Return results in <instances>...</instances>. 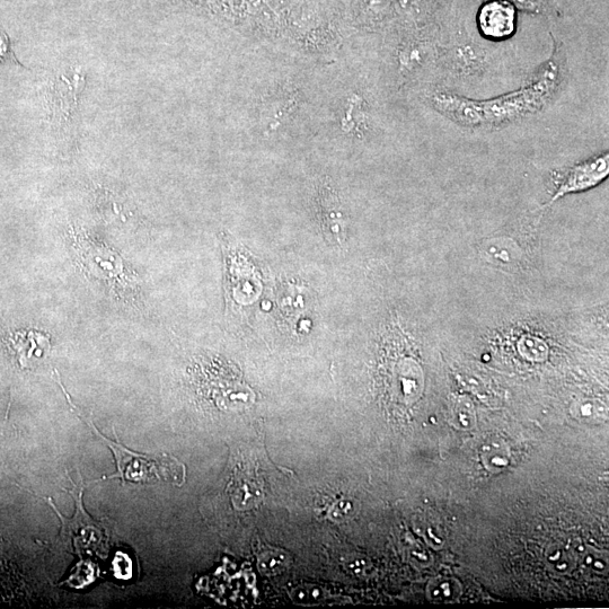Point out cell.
I'll list each match as a JSON object with an SVG mask.
<instances>
[{
    "label": "cell",
    "mask_w": 609,
    "mask_h": 609,
    "mask_svg": "<svg viewBox=\"0 0 609 609\" xmlns=\"http://www.w3.org/2000/svg\"><path fill=\"white\" fill-rule=\"evenodd\" d=\"M58 384L63 388L66 400L70 405V409L74 411L76 416L87 423V426L92 429L94 434L99 437L103 444L107 445L116 458L117 473L105 476L107 479H121L123 484L131 483H153L157 481H166L173 484H182L185 480V466L171 455H145L132 452L122 444H119L101 435V432L94 426L92 420L87 419L84 414L76 408L65 387L58 378Z\"/></svg>",
    "instance_id": "2"
},
{
    "label": "cell",
    "mask_w": 609,
    "mask_h": 609,
    "mask_svg": "<svg viewBox=\"0 0 609 609\" xmlns=\"http://www.w3.org/2000/svg\"><path fill=\"white\" fill-rule=\"evenodd\" d=\"M82 78L79 76L73 79L61 78L57 84L54 96L55 111L59 112V117L69 116V112L76 108L77 94L82 88Z\"/></svg>",
    "instance_id": "7"
},
{
    "label": "cell",
    "mask_w": 609,
    "mask_h": 609,
    "mask_svg": "<svg viewBox=\"0 0 609 609\" xmlns=\"http://www.w3.org/2000/svg\"><path fill=\"white\" fill-rule=\"evenodd\" d=\"M322 228L326 240L332 243L343 241L344 237V218L340 207V202L332 192H323L320 199Z\"/></svg>",
    "instance_id": "6"
},
{
    "label": "cell",
    "mask_w": 609,
    "mask_h": 609,
    "mask_svg": "<svg viewBox=\"0 0 609 609\" xmlns=\"http://www.w3.org/2000/svg\"><path fill=\"white\" fill-rule=\"evenodd\" d=\"M479 25L484 37L492 40L510 38L516 31L514 5L506 0H492L481 8Z\"/></svg>",
    "instance_id": "4"
},
{
    "label": "cell",
    "mask_w": 609,
    "mask_h": 609,
    "mask_svg": "<svg viewBox=\"0 0 609 609\" xmlns=\"http://www.w3.org/2000/svg\"><path fill=\"white\" fill-rule=\"evenodd\" d=\"M258 564L264 575L276 576L288 567V554L269 547L259 553Z\"/></svg>",
    "instance_id": "8"
},
{
    "label": "cell",
    "mask_w": 609,
    "mask_h": 609,
    "mask_svg": "<svg viewBox=\"0 0 609 609\" xmlns=\"http://www.w3.org/2000/svg\"><path fill=\"white\" fill-rule=\"evenodd\" d=\"M559 83V67L550 61L531 83L499 99L475 102L453 94L440 93L434 97V103L440 112L462 125L497 126L542 109L551 100Z\"/></svg>",
    "instance_id": "1"
},
{
    "label": "cell",
    "mask_w": 609,
    "mask_h": 609,
    "mask_svg": "<svg viewBox=\"0 0 609 609\" xmlns=\"http://www.w3.org/2000/svg\"><path fill=\"white\" fill-rule=\"evenodd\" d=\"M609 174L608 154L590 158L586 162L571 167L566 172L560 173L555 179V192L549 205L555 201L568 196L597 187Z\"/></svg>",
    "instance_id": "3"
},
{
    "label": "cell",
    "mask_w": 609,
    "mask_h": 609,
    "mask_svg": "<svg viewBox=\"0 0 609 609\" xmlns=\"http://www.w3.org/2000/svg\"><path fill=\"white\" fill-rule=\"evenodd\" d=\"M72 482L74 489L66 490L69 494H72L75 500L76 513L73 519H65L63 515L59 513V511L55 508V505H52L51 499L48 500L52 508L56 510L58 517L63 522V529H61V536L72 538L75 543V549L79 552L81 551V540L83 543V547L87 549L90 546V543L87 542V538L83 532H93L95 534H100L99 527H97L96 523L93 522L90 516L86 513L83 507V493H84V485L82 487L77 488V485L70 479Z\"/></svg>",
    "instance_id": "5"
},
{
    "label": "cell",
    "mask_w": 609,
    "mask_h": 609,
    "mask_svg": "<svg viewBox=\"0 0 609 609\" xmlns=\"http://www.w3.org/2000/svg\"><path fill=\"white\" fill-rule=\"evenodd\" d=\"M5 61L16 60L11 48L10 39H8L7 34L0 29V63H5Z\"/></svg>",
    "instance_id": "9"
}]
</instances>
